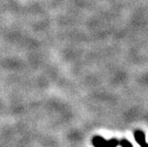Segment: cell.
<instances>
[{"label": "cell", "mask_w": 148, "mask_h": 147, "mask_svg": "<svg viewBox=\"0 0 148 147\" xmlns=\"http://www.w3.org/2000/svg\"><path fill=\"white\" fill-rule=\"evenodd\" d=\"M92 144L95 147H117L119 145V141L116 139L106 141L101 137H95L92 139Z\"/></svg>", "instance_id": "obj_1"}, {"label": "cell", "mask_w": 148, "mask_h": 147, "mask_svg": "<svg viewBox=\"0 0 148 147\" xmlns=\"http://www.w3.org/2000/svg\"><path fill=\"white\" fill-rule=\"evenodd\" d=\"M134 137H135L136 141L141 147H148V144L145 142V136L144 132L138 130L134 133Z\"/></svg>", "instance_id": "obj_2"}, {"label": "cell", "mask_w": 148, "mask_h": 147, "mask_svg": "<svg viewBox=\"0 0 148 147\" xmlns=\"http://www.w3.org/2000/svg\"><path fill=\"white\" fill-rule=\"evenodd\" d=\"M119 144H120L121 146H122V147H133L132 144H131L129 141H127L126 139L121 140V141L119 142Z\"/></svg>", "instance_id": "obj_3"}]
</instances>
